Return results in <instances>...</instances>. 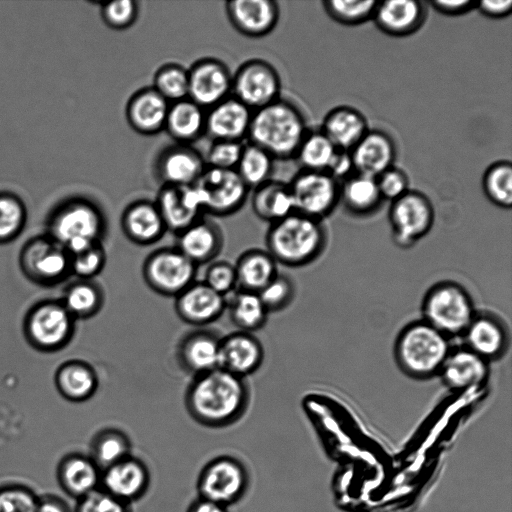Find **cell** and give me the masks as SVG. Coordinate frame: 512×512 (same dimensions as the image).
I'll return each mask as SVG.
<instances>
[{
    "mask_svg": "<svg viewBox=\"0 0 512 512\" xmlns=\"http://www.w3.org/2000/svg\"><path fill=\"white\" fill-rule=\"evenodd\" d=\"M249 404L245 378L219 367L196 375L185 394V407L198 424L223 428L236 423Z\"/></svg>",
    "mask_w": 512,
    "mask_h": 512,
    "instance_id": "6da1fadb",
    "label": "cell"
},
{
    "mask_svg": "<svg viewBox=\"0 0 512 512\" xmlns=\"http://www.w3.org/2000/svg\"><path fill=\"white\" fill-rule=\"evenodd\" d=\"M308 131L298 106L279 98L253 111L247 137L274 159H290L295 157Z\"/></svg>",
    "mask_w": 512,
    "mask_h": 512,
    "instance_id": "7a4b0ae2",
    "label": "cell"
},
{
    "mask_svg": "<svg viewBox=\"0 0 512 512\" xmlns=\"http://www.w3.org/2000/svg\"><path fill=\"white\" fill-rule=\"evenodd\" d=\"M106 224L99 207L88 200L75 199L64 203L52 213L47 236L72 256L102 243Z\"/></svg>",
    "mask_w": 512,
    "mask_h": 512,
    "instance_id": "3957f363",
    "label": "cell"
},
{
    "mask_svg": "<svg viewBox=\"0 0 512 512\" xmlns=\"http://www.w3.org/2000/svg\"><path fill=\"white\" fill-rule=\"evenodd\" d=\"M324 242L319 220L293 212L271 223L266 234L267 251L284 265L297 266L312 260Z\"/></svg>",
    "mask_w": 512,
    "mask_h": 512,
    "instance_id": "277c9868",
    "label": "cell"
},
{
    "mask_svg": "<svg viewBox=\"0 0 512 512\" xmlns=\"http://www.w3.org/2000/svg\"><path fill=\"white\" fill-rule=\"evenodd\" d=\"M76 319L61 300L47 299L34 304L23 320V333L28 344L37 351L52 353L72 340Z\"/></svg>",
    "mask_w": 512,
    "mask_h": 512,
    "instance_id": "5b68a950",
    "label": "cell"
},
{
    "mask_svg": "<svg viewBox=\"0 0 512 512\" xmlns=\"http://www.w3.org/2000/svg\"><path fill=\"white\" fill-rule=\"evenodd\" d=\"M449 354L447 336L428 322L410 325L397 344L402 367L416 376H429L441 370Z\"/></svg>",
    "mask_w": 512,
    "mask_h": 512,
    "instance_id": "8992f818",
    "label": "cell"
},
{
    "mask_svg": "<svg viewBox=\"0 0 512 512\" xmlns=\"http://www.w3.org/2000/svg\"><path fill=\"white\" fill-rule=\"evenodd\" d=\"M249 483V472L241 460L220 455L201 469L197 478L198 497L228 508L243 499Z\"/></svg>",
    "mask_w": 512,
    "mask_h": 512,
    "instance_id": "52a82bcc",
    "label": "cell"
},
{
    "mask_svg": "<svg viewBox=\"0 0 512 512\" xmlns=\"http://www.w3.org/2000/svg\"><path fill=\"white\" fill-rule=\"evenodd\" d=\"M23 275L42 287H53L71 275V257L59 243L45 236L29 239L19 253Z\"/></svg>",
    "mask_w": 512,
    "mask_h": 512,
    "instance_id": "ba28073f",
    "label": "cell"
},
{
    "mask_svg": "<svg viewBox=\"0 0 512 512\" xmlns=\"http://www.w3.org/2000/svg\"><path fill=\"white\" fill-rule=\"evenodd\" d=\"M197 267L176 246L162 247L146 257L142 276L151 290L175 298L195 282Z\"/></svg>",
    "mask_w": 512,
    "mask_h": 512,
    "instance_id": "9c48e42d",
    "label": "cell"
},
{
    "mask_svg": "<svg viewBox=\"0 0 512 512\" xmlns=\"http://www.w3.org/2000/svg\"><path fill=\"white\" fill-rule=\"evenodd\" d=\"M193 186L199 195L204 213L220 217L240 210L249 192L236 170L208 166Z\"/></svg>",
    "mask_w": 512,
    "mask_h": 512,
    "instance_id": "30bf717a",
    "label": "cell"
},
{
    "mask_svg": "<svg viewBox=\"0 0 512 512\" xmlns=\"http://www.w3.org/2000/svg\"><path fill=\"white\" fill-rule=\"evenodd\" d=\"M294 210L319 220L340 200V182L328 172L302 169L288 184Z\"/></svg>",
    "mask_w": 512,
    "mask_h": 512,
    "instance_id": "8fae6325",
    "label": "cell"
},
{
    "mask_svg": "<svg viewBox=\"0 0 512 512\" xmlns=\"http://www.w3.org/2000/svg\"><path fill=\"white\" fill-rule=\"evenodd\" d=\"M424 314L430 325L445 334L466 331L473 317V305L468 294L455 284H442L428 294Z\"/></svg>",
    "mask_w": 512,
    "mask_h": 512,
    "instance_id": "7c38bea8",
    "label": "cell"
},
{
    "mask_svg": "<svg viewBox=\"0 0 512 512\" xmlns=\"http://www.w3.org/2000/svg\"><path fill=\"white\" fill-rule=\"evenodd\" d=\"M280 92V75L274 66L265 60H248L232 75V96L252 111L279 99Z\"/></svg>",
    "mask_w": 512,
    "mask_h": 512,
    "instance_id": "4fadbf2b",
    "label": "cell"
},
{
    "mask_svg": "<svg viewBox=\"0 0 512 512\" xmlns=\"http://www.w3.org/2000/svg\"><path fill=\"white\" fill-rule=\"evenodd\" d=\"M389 220L395 239L409 245L424 236L434 220V209L429 198L415 190H408L392 201Z\"/></svg>",
    "mask_w": 512,
    "mask_h": 512,
    "instance_id": "5bb4252c",
    "label": "cell"
},
{
    "mask_svg": "<svg viewBox=\"0 0 512 512\" xmlns=\"http://www.w3.org/2000/svg\"><path fill=\"white\" fill-rule=\"evenodd\" d=\"M232 75L220 60L204 58L188 69V98L209 109L230 96Z\"/></svg>",
    "mask_w": 512,
    "mask_h": 512,
    "instance_id": "9a60e30c",
    "label": "cell"
},
{
    "mask_svg": "<svg viewBox=\"0 0 512 512\" xmlns=\"http://www.w3.org/2000/svg\"><path fill=\"white\" fill-rule=\"evenodd\" d=\"M150 483L146 463L132 454L101 471L100 488L131 505L145 496Z\"/></svg>",
    "mask_w": 512,
    "mask_h": 512,
    "instance_id": "2e32d148",
    "label": "cell"
},
{
    "mask_svg": "<svg viewBox=\"0 0 512 512\" xmlns=\"http://www.w3.org/2000/svg\"><path fill=\"white\" fill-rule=\"evenodd\" d=\"M167 231L175 234L204 215L199 195L193 185H162L156 200Z\"/></svg>",
    "mask_w": 512,
    "mask_h": 512,
    "instance_id": "e0dca14e",
    "label": "cell"
},
{
    "mask_svg": "<svg viewBox=\"0 0 512 512\" xmlns=\"http://www.w3.org/2000/svg\"><path fill=\"white\" fill-rule=\"evenodd\" d=\"M205 168V159L189 144L166 147L155 162L156 176L162 185H193Z\"/></svg>",
    "mask_w": 512,
    "mask_h": 512,
    "instance_id": "ac0fdd59",
    "label": "cell"
},
{
    "mask_svg": "<svg viewBox=\"0 0 512 512\" xmlns=\"http://www.w3.org/2000/svg\"><path fill=\"white\" fill-rule=\"evenodd\" d=\"M349 153L355 173L377 178L394 166L397 148L389 133L369 129Z\"/></svg>",
    "mask_w": 512,
    "mask_h": 512,
    "instance_id": "d6986e66",
    "label": "cell"
},
{
    "mask_svg": "<svg viewBox=\"0 0 512 512\" xmlns=\"http://www.w3.org/2000/svg\"><path fill=\"white\" fill-rule=\"evenodd\" d=\"M226 297L202 282H193L175 297L174 308L185 323L204 326L216 321L226 310Z\"/></svg>",
    "mask_w": 512,
    "mask_h": 512,
    "instance_id": "ffe728a7",
    "label": "cell"
},
{
    "mask_svg": "<svg viewBox=\"0 0 512 512\" xmlns=\"http://www.w3.org/2000/svg\"><path fill=\"white\" fill-rule=\"evenodd\" d=\"M231 25L248 37L269 34L279 20V7L273 0H234L226 2Z\"/></svg>",
    "mask_w": 512,
    "mask_h": 512,
    "instance_id": "44dd1931",
    "label": "cell"
},
{
    "mask_svg": "<svg viewBox=\"0 0 512 512\" xmlns=\"http://www.w3.org/2000/svg\"><path fill=\"white\" fill-rule=\"evenodd\" d=\"M253 111L230 95L209 108L205 133L215 140L241 141L248 136Z\"/></svg>",
    "mask_w": 512,
    "mask_h": 512,
    "instance_id": "7402d4cb",
    "label": "cell"
},
{
    "mask_svg": "<svg viewBox=\"0 0 512 512\" xmlns=\"http://www.w3.org/2000/svg\"><path fill=\"white\" fill-rule=\"evenodd\" d=\"M264 360L261 342L244 331H236L220 340V367L239 377L256 372Z\"/></svg>",
    "mask_w": 512,
    "mask_h": 512,
    "instance_id": "603a6c76",
    "label": "cell"
},
{
    "mask_svg": "<svg viewBox=\"0 0 512 512\" xmlns=\"http://www.w3.org/2000/svg\"><path fill=\"white\" fill-rule=\"evenodd\" d=\"M120 222L124 235L140 246L157 243L167 231L157 205L147 199L136 200L126 206Z\"/></svg>",
    "mask_w": 512,
    "mask_h": 512,
    "instance_id": "cb8c5ba5",
    "label": "cell"
},
{
    "mask_svg": "<svg viewBox=\"0 0 512 512\" xmlns=\"http://www.w3.org/2000/svg\"><path fill=\"white\" fill-rule=\"evenodd\" d=\"M372 18L384 33L403 37L416 32L423 25L426 8L418 0L377 1Z\"/></svg>",
    "mask_w": 512,
    "mask_h": 512,
    "instance_id": "d4e9b609",
    "label": "cell"
},
{
    "mask_svg": "<svg viewBox=\"0 0 512 512\" xmlns=\"http://www.w3.org/2000/svg\"><path fill=\"white\" fill-rule=\"evenodd\" d=\"M170 104L153 87L143 88L127 102V122L139 134L155 135L165 128Z\"/></svg>",
    "mask_w": 512,
    "mask_h": 512,
    "instance_id": "484cf974",
    "label": "cell"
},
{
    "mask_svg": "<svg viewBox=\"0 0 512 512\" xmlns=\"http://www.w3.org/2000/svg\"><path fill=\"white\" fill-rule=\"evenodd\" d=\"M56 476L61 489L79 500L100 487L101 469L89 455L72 452L60 459Z\"/></svg>",
    "mask_w": 512,
    "mask_h": 512,
    "instance_id": "4316f807",
    "label": "cell"
},
{
    "mask_svg": "<svg viewBox=\"0 0 512 512\" xmlns=\"http://www.w3.org/2000/svg\"><path fill=\"white\" fill-rule=\"evenodd\" d=\"M176 236V247L197 266L213 261L223 246L221 229L203 216Z\"/></svg>",
    "mask_w": 512,
    "mask_h": 512,
    "instance_id": "83f0119b",
    "label": "cell"
},
{
    "mask_svg": "<svg viewBox=\"0 0 512 512\" xmlns=\"http://www.w3.org/2000/svg\"><path fill=\"white\" fill-rule=\"evenodd\" d=\"M220 340L208 331L186 335L178 346V359L182 367L195 376L219 368Z\"/></svg>",
    "mask_w": 512,
    "mask_h": 512,
    "instance_id": "f1b7e54d",
    "label": "cell"
},
{
    "mask_svg": "<svg viewBox=\"0 0 512 512\" xmlns=\"http://www.w3.org/2000/svg\"><path fill=\"white\" fill-rule=\"evenodd\" d=\"M320 130L338 150L350 151L369 130V126L361 111L342 105L327 112Z\"/></svg>",
    "mask_w": 512,
    "mask_h": 512,
    "instance_id": "f546056e",
    "label": "cell"
},
{
    "mask_svg": "<svg viewBox=\"0 0 512 512\" xmlns=\"http://www.w3.org/2000/svg\"><path fill=\"white\" fill-rule=\"evenodd\" d=\"M54 382L59 394L75 403L89 400L99 385L95 369L87 362L77 359L62 363L55 372Z\"/></svg>",
    "mask_w": 512,
    "mask_h": 512,
    "instance_id": "4dcf8cb0",
    "label": "cell"
},
{
    "mask_svg": "<svg viewBox=\"0 0 512 512\" xmlns=\"http://www.w3.org/2000/svg\"><path fill=\"white\" fill-rule=\"evenodd\" d=\"M205 109L189 98L170 104L165 130L180 144H189L205 133Z\"/></svg>",
    "mask_w": 512,
    "mask_h": 512,
    "instance_id": "1f68e13d",
    "label": "cell"
},
{
    "mask_svg": "<svg viewBox=\"0 0 512 512\" xmlns=\"http://www.w3.org/2000/svg\"><path fill=\"white\" fill-rule=\"evenodd\" d=\"M275 259L266 250L250 249L234 264L239 290L258 293L278 273Z\"/></svg>",
    "mask_w": 512,
    "mask_h": 512,
    "instance_id": "d6a6232c",
    "label": "cell"
},
{
    "mask_svg": "<svg viewBox=\"0 0 512 512\" xmlns=\"http://www.w3.org/2000/svg\"><path fill=\"white\" fill-rule=\"evenodd\" d=\"M251 206L258 218L270 223L295 212L289 185L272 179L254 188Z\"/></svg>",
    "mask_w": 512,
    "mask_h": 512,
    "instance_id": "836d02e7",
    "label": "cell"
},
{
    "mask_svg": "<svg viewBox=\"0 0 512 512\" xmlns=\"http://www.w3.org/2000/svg\"><path fill=\"white\" fill-rule=\"evenodd\" d=\"M445 383L455 389H464L482 382L487 375L485 359L471 350L450 353L442 368Z\"/></svg>",
    "mask_w": 512,
    "mask_h": 512,
    "instance_id": "e575fe53",
    "label": "cell"
},
{
    "mask_svg": "<svg viewBox=\"0 0 512 512\" xmlns=\"http://www.w3.org/2000/svg\"><path fill=\"white\" fill-rule=\"evenodd\" d=\"M340 200L355 214L374 212L383 201L375 178L354 173L340 184Z\"/></svg>",
    "mask_w": 512,
    "mask_h": 512,
    "instance_id": "d590c367",
    "label": "cell"
},
{
    "mask_svg": "<svg viewBox=\"0 0 512 512\" xmlns=\"http://www.w3.org/2000/svg\"><path fill=\"white\" fill-rule=\"evenodd\" d=\"M60 300L77 320L97 315L104 305L105 296L102 287L95 281L77 279L65 288Z\"/></svg>",
    "mask_w": 512,
    "mask_h": 512,
    "instance_id": "8d00e7d4",
    "label": "cell"
},
{
    "mask_svg": "<svg viewBox=\"0 0 512 512\" xmlns=\"http://www.w3.org/2000/svg\"><path fill=\"white\" fill-rule=\"evenodd\" d=\"M131 449V440L124 431L105 428L91 439L88 455L102 471L131 455Z\"/></svg>",
    "mask_w": 512,
    "mask_h": 512,
    "instance_id": "74e56055",
    "label": "cell"
},
{
    "mask_svg": "<svg viewBox=\"0 0 512 512\" xmlns=\"http://www.w3.org/2000/svg\"><path fill=\"white\" fill-rule=\"evenodd\" d=\"M226 307L230 320L240 331L252 333L266 323L268 311L258 293L238 289Z\"/></svg>",
    "mask_w": 512,
    "mask_h": 512,
    "instance_id": "f35d334b",
    "label": "cell"
},
{
    "mask_svg": "<svg viewBox=\"0 0 512 512\" xmlns=\"http://www.w3.org/2000/svg\"><path fill=\"white\" fill-rule=\"evenodd\" d=\"M465 332L470 350L483 359L497 356L504 348L505 333L496 320L488 317L473 319Z\"/></svg>",
    "mask_w": 512,
    "mask_h": 512,
    "instance_id": "ab89813d",
    "label": "cell"
},
{
    "mask_svg": "<svg viewBox=\"0 0 512 512\" xmlns=\"http://www.w3.org/2000/svg\"><path fill=\"white\" fill-rule=\"evenodd\" d=\"M338 149L320 130H309L302 140L295 158L302 169L327 172Z\"/></svg>",
    "mask_w": 512,
    "mask_h": 512,
    "instance_id": "60d3db41",
    "label": "cell"
},
{
    "mask_svg": "<svg viewBox=\"0 0 512 512\" xmlns=\"http://www.w3.org/2000/svg\"><path fill=\"white\" fill-rule=\"evenodd\" d=\"M274 160L265 150L249 142L244 145L235 170L246 186L254 189L271 179Z\"/></svg>",
    "mask_w": 512,
    "mask_h": 512,
    "instance_id": "b9f144b4",
    "label": "cell"
},
{
    "mask_svg": "<svg viewBox=\"0 0 512 512\" xmlns=\"http://www.w3.org/2000/svg\"><path fill=\"white\" fill-rule=\"evenodd\" d=\"M482 188L492 203L509 209L512 205V164L502 160L487 167L482 177Z\"/></svg>",
    "mask_w": 512,
    "mask_h": 512,
    "instance_id": "7bdbcfd3",
    "label": "cell"
},
{
    "mask_svg": "<svg viewBox=\"0 0 512 512\" xmlns=\"http://www.w3.org/2000/svg\"><path fill=\"white\" fill-rule=\"evenodd\" d=\"M168 102L188 98V69L175 63L161 66L155 73L152 86Z\"/></svg>",
    "mask_w": 512,
    "mask_h": 512,
    "instance_id": "ee69618b",
    "label": "cell"
},
{
    "mask_svg": "<svg viewBox=\"0 0 512 512\" xmlns=\"http://www.w3.org/2000/svg\"><path fill=\"white\" fill-rule=\"evenodd\" d=\"M377 1L374 0H324L326 13L343 25H358L371 19Z\"/></svg>",
    "mask_w": 512,
    "mask_h": 512,
    "instance_id": "f6af8a7d",
    "label": "cell"
},
{
    "mask_svg": "<svg viewBox=\"0 0 512 512\" xmlns=\"http://www.w3.org/2000/svg\"><path fill=\"white\" fill-rule=\"evenodd\" d=\"M26 222V210L20 199L0 194V244L16 239Z\"/></svg>",
    "mask_w": 512,
    "mask_h": 512,
    "instance_id": "bcb514c9",
    "label": "cell"
},
{
    "mask_svg": "<svg viewBox=\"0 0 512 512\" xmlns=\"http://www.w3.org/2000/svg\"><path fill=\"white\" fill-rule=\"evenodd\" d=\"M39 495L21 483L0 485V512H37Z\"/></svg>",
    "mask_w": 512,
    "mask_h": 512,
    "instance_id": "7dc6e473",
    "label": "cell"
},
{
    "mask_svg": "<svg viewBox=\"0 0 512 512\" xmlns=\"http://www.w3.org/2000/svg\"><path fill=\"white\" fill-rule=\"evenodd\" d=\"M70 257L71 274L78 279L93 280L101 273L106 263V252L102 243Z\"/></svg>",
    "mask_w": 512,
    "mask_h": 512,
    "instance_id": "c3c4849f",
    "label": "cell"
},
{
    "mask_svg": "<svg viewBox=\"0 0 512 512\" xmlns=\"http://www.w3.org/2000/svg\"><path fill=\"white\" fill-rule=\"evenodd\" d=\"M294 293L293 284L288 277L277 275L259 292L258 295L269 312H275L286 307Z\"/></svg>",
    "mask_w": 512,
    "mask_h": 512,
    "instance_id": "681fc988",
    "label": "cell"
},
{
    "mask_svg": "<svg viewBox=\"0 0 512 512\" xmlns=\"http://www.w3.org/2000/svg\"><path fill=\"white\" fill-rule=\"evenodd\" d=\"M243 147L244 145L241 141H213L205 159L206 166L235 170L240 160Z\"/></svg>",
    "mask_w": 512,
    "mask_h": 512,
    "instance_id": "f907efd6",
    "label": "cell"
},
{
    "mask_svg": "<svg viewBox=\"0 0 512 512\" xmlns=\"http://www.w3.org/2000/svg\"><path fill=\"white\" fill-rule=\"evenodd\" d=\"M138 11V2L133 0L107 2L101 7L103 21L116 30L132 26L138 17Z\"/></svg>",
    "mask_w": 512,
    "mask_h": 512,
    "instance_id": "816d5d0a",
    "label": "cell"
},
{
    "mask_svg": "<svg viewBox=\"0 0 512 512\" xmlns=\"http://www.w3.org/2000/svg\"><path fill=\"white\" fill-rule=\"evenodd\" d=\"M73 512H133L131 504L125 503L100 487L77 500Z\"/></svg>",
    "mask_w": 512,
    "mask_h": 512,
    "instance_id": "f5cc1de1",
    "label": "cell"
},
{
    "mask_svg": "<svg viewBox=\"0 0 512 512\" xmlns=\"http://www.w3.org/2000/svg\"><path fill=\"white\" fill-rule=\"evenodd\" d=\"M203 282L218 294L226 297L237 288L234 264L223 260L212 262L205 271Z\"/></svg>",
    "mask_w": 512,
    "mask_h": 512,
    "instance_id": "db71d44e",
    "label": "cell"
},
{
    "mask_svg": "<svg viewBox=\"0 0 512 512\" xmlns=\"http://www.w3.org/2000/svg\"><path fill=\"white\" fill-rule=\"evenodd\" d=\"M375 179L383 200L392 202L409 190L407 174L395 166L387 169Z\"/></svg>",
    "mask_w": 512,
    "mask_h": 512,
    "instance_id": "11a10c76",
    "label": "cell"
},
{
    "mask_svg": "<svg viewBox=\"0 0 512 512\" xmlns=\"http://www.w3.org/2000/svg\"><path fill=\"white\" fill-rule=\"evenodd\" d=\"M353 165L349 151L338 150L327 172L336 180H344L352 174Z\"/></svg>",
    "mask_w": 512,
    "mask_h": 512,
    "instance_id": "9f6ffc18",
    "label": "cell"
},
{
    "mask_svg": "<svg viewBox=\"0 0 512 512\" xmlns=\"http://www.w3.org/2000/svg\"><path fill=\"white\" fill-rule=\"evenodd\" d=\"M476 7L478 10L489 18H503L509 15L512 11L511 0H486L477 2Z\"/></svg>",
    "mask_w": 512,
    "mask_h": 512,
    "instance_id": "6f0895ef",
    "label": "cell"
},
{
    "mask_svg": "<svg viewBox=\"0 0 512 512\" xmlns=\"http://www.w3.org/2000/svg\"><path fill=\"white\" fill-rule=\"evenodd\" d=\"M477 2L471 0H436L431 5L438 12L445 15H460L476 7Z\"/></svg>",
    "mask_w": 512,
    "mask_h": 512,
    "instance_id": "680465c9",
    "label": "cell"
},
{
    "mask_svg": "<svg viewBox=\"0 0 512 512\" xmlns=\"http://www.w3.org/2000/svg\"><path fill=\"white\" fill-rule=\"evenodd\" d=\"M37 512H73L69 504L54 494L39 496Z\"/></svg>",
    "mask_w": 512,
    "mask_h": 512,
    "instance_id": "91938a15",
    "label": "cell"
},
{
    "mask_svg": "<svg viewBox=\"0 0 512 512\" xmlns=\"http://www.w3.org/2000/svg\"><path fill=\"white\" fill-rule=\"evenodd\" d=\"M186 512H228V508L215 502L197 497Z\"/></svg>",
    "mask_w": 512,
    "mask_h": 512,
    "instance_id": "94428289",
    "label": "cell"
}]
</instances>
